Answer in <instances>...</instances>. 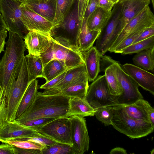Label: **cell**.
<instances>
[{
	"label": "cell",
	"instance_id": "6da1fadb",
	"mask_svg": "<svg viewBox=\"0 0 154 154\" xmlns=\"http://www.w3.org/2000/svg\"><path fill=\"white\" fill-rule=\"evenodd\" d=\"M69 99L60 94H45L38 92L30 106L15 121L21 123L39 118L66 117Z\"/></svg>",
	"mask_w": 154,
	"mask_h": 154
},
{
	"label": "cell",
	"instance_id": "7a4b0ae2",
	"mask_svg": "<svg viewBox=\"0 0 154 154\" xmlns=\"http://www.w3.org/2000/svg\"><path fill=\"white\" fill-rule=\"evenodd\" d=\"M4 54L0 62V83L8 99L11 87L12 74L26 49L23 39L9 30Z\"/></svg>",
	"mask_w": 154,
	"mask_h": 154
},
{
	"label": "cell",
	"instance_id": "3957f363",
	"mask_svg": "<svg viewBox=\"0 0 154 154\" xmlns=\"http://www.w3.org/2000/svg\"><path fill=\"white\" fill-rule=\"evenodd\" d=\"M32 80L24 55L12 75L10 94L7 99L9 121L14 122L16 119L19 106L27 88Z\"/></svg>",
	"mask_w": 154,
	"mask_h": 154
},
{
	"label": "cell",
	"instance_id": "277c9868",
	"mask_svg": "<svg viewBox=\"0 0 154 154\" xmlns=\"http://www.w3.org/2000/svg\"><path fill=\"white\" fill-rule=\"evenodd\" d=\"M111 125L116 130L133 139L142 137L154 131V126L147 121L137 120L128 116L122 106H112Z\"/></svg>",
	"mask_w": 154,
	"mask_h": 154
},
{
	"label": "cell",
	"instance_id": "5b68a950",
	"mask_svg": "<svg viewBox=\"0 0 154 154\" xmlns=\"http://www.w3.org/2000/svg\"><path fill=\"white\" fill-rule=\"evenodd\" d=\"M81 24L78 18L77 2L74 8L58 26L52 29L51 37L69 49L81 52L78 45V36Z\"/></svg>",
	"mask_w": 154,
	"mask_h": 154
},
{
	"label": "cell",
	"instance_id": "8992f818",
	"mask_svg": "<svg viewBox=\"0 0 154 154\" xmlns=\"http://www.w3.org/2000/svg\"><path fill=\"white\" fill-rule=\"evenodd\" d=\"M103 56L112 65L122 90V94L116 96L117 105H130L139 99H143V95L139 90V86L125 72L122 65L109 56Z\"/></svg>",
	"mask_w": 154,
	"mask_h": 154
},
{
	"label": "cell",
	"instance_id": "52a82bcc",
	"mask_svg": "<svg viewBox=\"0 0 154 154\" xmlns=\"http://www.w3.org/2000/svg\"><path fill=\"white\" fill-rule=\"evenodd\" d=\"M22 2L17 0H0V12L8 31L10 30L24 39L29 31L21 20Z\"/></svg>",
	"mask_w": 154,
	"mask_h": 154
},
{
	"label": "cell",
	"instance_id": "ba28073f",
	"mask_svg": "<svg viewBox=\"0 0 154 154\" xmlns=\"http://www.w3.org/2000/svg\"><path fill=\"white\" fill-rule=\"evenodd\" d=\"M85 99L95 109L117 105L116 96L111 94L104 75L98 76L89 85Z\"/></svg>",
	"mask_w": 154,
	"mask_h": 154
},
{
	"label": "cell",
	"instance_id": "9c48e42d",
	"mask_svg": "<svg viewBox=\"0 0 154 154\" xmlns=\"http://www.w3.org/2000/svg\"><path fill=\"white\" fill-rule=\"evenodd\" d=\"M51 38L50 46L40 56L43 66L54 59L64 61L67 69L85 63L81 52L69 49Z\"/></svg>",
	"mask_w": 154,
	"mask_h": 154
},
{
	"label": "cell",
	"instance_id": "30bf717a",
	"mask_svg": "<svg viewBox=\"0 0 154 154\" xmlns=\"http://www.w3.org/2000/svg\"><path fill=\"white\" fill-rule=\"evenodd\" d=\"M34 130L57 142L72 146L71 122L69 117H62L55 119Z\"/></svg>",
	"mask_w": 154,
	"mask_h": 154
},
{
	"label": "cell",
	"instance_id": "8fae6325",
	"mask_svg": "<svg viewBox=\"0 0 154 154\" xmlns=\"http://www.w3.org/2000/svg\"><path fill=\"white\" fill-rule=\"evenodd\" d=\"M112 11V15L109 20L100 31L96 40L95 47L101 55H104L109 51L119 34L118 25L120 9L118 3L115 4Z\"/></svg>",
	"mask_w": 154,
	"mask_h": 154
},
{
	"label": "cell",
	"instance_id": "7c38bea8",
	"mask_svg": "<svg viewBox=\"0 0 154 154\" xmlns=\"http://www.w3.org/2000/svg\"><path fill=\"white\" fill-rule=\"evenodd\" d=\"M71 122V139L75 154H83L88 150L89 138L84 117L78 116L69 117Z\"/></svg>",
	"mask_w": 154,
	"mask_h": 154
},
{
	"label": "cell",
	"instance_id": "4fadbf2b",
	"mask_svg": "<svg viewBox=\"0 0 154 154\" xmlns=\"http://www.w3.org/2000/svg\"><path fill=\"white\" fill-rule=\"evenodd\" d=\"M153 26H154V16L148 6L127 23L108 51L110 52L134 31L147 28Z\"/></svg>",
	"mask_w": 154,
	"mask_h": 154
},
{
	"label": "cell",
	"instance_id": "5bb4252c",
	"mask_svg": "<svg viewBox=\"0 0 154 154\" xmlns=\"http://www.w3.org/2000/svg\"><path fill=\"white\" fill-rule=\"evenodd\" d=\"M21 9V20L29 31H37L50 35L52 29L56 27L52 22L22 4Z\"/></svg>",
	"mask_w": 154,
	"mask_h": 154
},
{
	"label": "cell",
	"instance_id": "9a60e30c",
	"mask_svg": "<svg viewBox=\"0 0 154 154\" xmlns=\"http://www.w3.org/2000/svg\"><path fill=\"white\" fill-rule=\"evenodd\" d=\"M150 0H119L120 9L118 25L120 33L127 23L150 4Z\"/></svg>",
	"mask_w": 154,
	"mask_h": 154
},
{
	"label": "cell",
	"instance_id": "2e32d148",
	"mask_svg": "<svg viewBox=\"0 0 154 154\" xmlns=\"http://www.w3.org/2000/svg\"><path fill=\"white\" fill-rule=\"evenodd\" d=\"M24 39L28 54L38 56L45 51L51 43L50 35L35 31H29Z\"/></svg>",
	"mask_w": 154,
	"mask_h": 154
},
{
	"label": "cell",
	"instance_id": "e0dca14e",
	"mask_svg": "<svg viewBox=\"0 0 154 154\" xmlns=\"http://www.w3.org/2000/svg\"><path fill=\"white\" fill-rule=\"evenodd\" d=\"M122 66L139 86L154 95V75L134 65L126 63Z\"/></svg>",
	"mask_w": 154,
	"mask_h": 154
},
{
	"label": "cell",
	"instance_id": "ac0fdd59",
	"mask_svg": "<svg viewBox=\"0 0 154 154\" xmlns=\"http://www.w3.org/2000/svg\"><path fill=\"white\" fill-rule=\"evenodd\" d=\"M38 132L26 127L14 121L10 122L0 131V141L5 143L7 141L30 137L36 135Z\"/></svg>",
	"mask_w": 154,
	"mask_h": 154
},
{
	"label": "cell",
	"instance_id": "d6986e66",
	"mask_svg": "<svg viewBox=\"0 0 154 154\" xmlns=\"http://www.w3.org/2000/svg\"><path fill=\"white\" fill-rule=\"evenodd\" d=\"M86 74L85 64L69 69L66 71L65 76L60 82L52 88L45 90L42 93L45 94H57Z\"/></svg>",
	"mask_w": 154,
	"mask_h": 154
},
{
	"label": "cell",
	"instance_id": "ffe728a7",
	"mask_svg": "<svg viewBox=\"0 0 154 154\" xmlns=\"http://www.w3.org/2000/svg\"><path fill=\"white\" fill-rule=\"evenodd\" d=\"M22 5L53 23L55 12V0H25Z\"/></svg>",
	"mask_w": 154,
	"mask_h": 154
},
{
	"label": "cell",
	"instance_id": "44dd1931",
	"mask_svg": "<svg viewBox=\"0 0 154 154\" xmlns=\"http://www.w3.org/2000/svg\"><path fill=\"white\" fill-rule=\"evenodd\" d=\"M85 66L88 81H93L97 77L100 70L101 55L95 46L86 51L81 52Z\"/></svg>",
	"mask_w": 154,
	"mask_h": 154
},
{
	"label": "cell",
	"instance_id": "7402d4cb",
	"mask_svg": "<svg viewBox=\"0 0 154 154\" xmlns=\"http://www.w3.org/2000/svg\"><path fill=\"white\" fill-rule=\"evenodd\" d=\"M97 109L93 108L85 98L70 97L66 117L78 116L83 117L93 116Z\"/></svg>",
	"mask_w": 154,
	"mask_h": 154
},
{
	"label": "cell",
	"instance_id": "603a6c76",
	"mask_svg": "<svg viewBox=\"0 0 154 154\" xmlns=\"http://www.w3.org/2000/svg\"><path fill=\"white\" fill-rule=\"evenodd\" d=\"M122 106L128 116L137 120L149 122L148 113L152 107L147 101L140 99L132 104Z\"/></svg>",
	"mask_w": 154,
	"mask_h": 154
},
{
	"label": "cell",
	"instance_id": "cb8c5ba5",
	"mask_svg": "<svg viewBox=\"0 0 154 154\" xmlns=\"http://www.w3.org/2000/svg\"><path fill=\"white\" fill-rule=\"evenodd\" d=\"M105 72L104 75L112 95L115 96L120 95L122 90L112 65L101 55L100 60V70Z\"/></svg>",
	"mask_w": 154,
	"mask_h": 154
},
{
	"label": "cell",
	"instance_id": "d4e9b609",
	"mask_svg": "<svg viewBox=\"0 0 154 154\" xmlns=\"http://www.w3.org/2000/svg\"><path fill=\"white\" fill-rule=\"evenodd\" d=\"M112 15V10L107 11L101 7H97L88 18V30L101 31L107 24Z\"/></svg>",
	"mask_w": 154,
	"mask_h": 154
},
{
	"label": "cell",
	"instance_id": "484cf974",
	"mask_svg": "<svg viewBox=\"0 0 154 154\" xmlns=\"http://www.w3.org/2000/svg\"><path fill=\"white\" fill-rule=\"evenodd\" d=\"M87 20L84 19L78 36V45L81 52L86 51L93 46L100 32L98 30L89 31L87 27Z\"/></svg>",
	"mask_w": 154,
	"mask_h": 154
},
{
	"label": "cell",
	"instance_id": "4316f807",
	"mask_svg": "<svg viewBox=\"0 0 154 154\" xmlns=\"http://www.w3.org/2000/svg\"><path fill=\"white\" fill-rule=\"evenodd\" d=\"M87 74L67 86L57 94L66 96L85 98L89 87Z\"/></svg>",
	"mask_w": 154,
	"mask_h": 154
},
{
	"label": "cell",
	"instance_id": "83f0119b",
	"mask_svg": "<svg viewBox=\"0 0 154 154\" xmlns=\"http://www.w3.org/2000/svg\"><path fill=\"white\" fill-rule=\"evenodd\" d=\"M38 81L34 79L29 85L19 106L16 119L23 114L32 105L38 92Z\"/></svg>",
	"mask_w": 154,
	"mask_h": 154
},
{
	"label": "cell",
	"instance_id": "f1b7e54d",
	"mask_svg": "<svg viewBox=\"0 0 154 154\" xmlns=\"http://www.w3.org/2000/svg\"><path fill=\"white\" fill-rule=\"evenodd\" d=\"M134 65L147 71L154 69V47L143 50L135 55L132 58Z\"/></svg>",
	"mask_w": 154,
	"mask_h": 154
},
{
	"label": "cell",
	"instance_id": "f546056e",
	"mask_svg": "<svg viewBox=\"0 0 154 154\" xmlns=\"http://www.w3.org/2000/svg\"><path fill=\"white\" fill-rule=\"evenodd\" d=\"M68 70L64 61L54 59L46 64L43 67V78L48 82Z\"/></svg>",
	"mask_w": 154,
	"mask_h": 154
},
{
	"label": "cell",
	"instance_id": "4dcf8cb0",
	"mask_svg": "<svg viewBox=\"0 0 154 154\" xmlns=\"http://www.w3.org/2000/svg\"><path fill=\"white\" fill-rule=\"evenodd\" d=\"M25 58L32 79L43 78L44 66L40 56L28 54Z\"/></svg>",
	"mask_w": 154,
	"mask_h": 154
},
{
	"label": "cell",
	"instance_id": "1f68e13d",
	"mask_svg": "<svg viewBox=\"0 0 154 154\" xmlns=\"http://www.w3.org/2000/svg\"><path fill=\"white\" fill-rule=\"evenodd\" d=\"M55 12L53 23L58 26L69 13L75 0H55Z\"/></svg>",
	"mask_w": 154,
	"mask_h": 154
},
{
	"label": "cell",
	"instance_id": "d6a6232c",
	"mask_svg": "<svg viewBox=\"0 0 154 154\" xmlns=\"http://www.w3.org/2000/svg\"><path fill=\"white\" fill-rule=\"evenodd\" d=\"M154 47V36L133 44L123 49L121 53L123 54L137 53Z\"/></svg>",
	"mask_w": 154,
	"mask_h": 154
},
{
	"label": "cell",
	"instance_id": "836d02e7",
	"mask_svg": "<svg viewBox=\"0 0 154 154\" xmlns=\"http://www.w3.org/2000/svg\"><path fill=\"white\" fill-rule=\"evenodd\" d=\"M42 154H75L72 146L57 142L52 145L44 148Z\"/></svg>",
	"mask_w": 154,
	"mask_h": 154
},
{
	"label": "cell",
	"instance_id": "e575fe53",
	"mask_svg": "<svg viewBox=\"0 0 154 154\" xmlns=\"http://www.w3.org/2000/svg\"><path fill=\"white\" fill-rule=\"evenodd\" d=\"M8 115L7 100L3 89L0 88V131L9 122Z\"/></svg>",
	"mask_w": 154,
	"mask_h": 154
},
{
	"label": "cell",
	"instance_id": "d590c367",
	"mask_svg": "<svg viewBox=\"0 0 154 154\" xmlns=\"http://www.w3.org/2000/svg\"><path fill=\"white\" fill-rule=\"evenodd\" d=\"M94 116L105 126L111 125L113 116L112 106H106L97 108Z\"/></svg>",
	"mask_w": 154,
	"mask_h": 154
},
{
	"label": "cell",
	"instance_id": "8d00e7d4",
	"mask_svg": "<svg viewBox=\"0 0 154 154\" xmlns=\"http://www.w3.org/2000/svg\"><path fill=\"white\" fill-rule=\"evenodd\" d=\"M146 29L137 30L131 32L110 52L121 53L123 49L132 45L136 38Z\"/></svg>",
	"mask_w": 154,
	"mask_h": 154
},
{
	"label": "cell",
	"instance_id": "74e56055",
	"mask_svg": "<svg viewBox=\"0 0 154 154\" xmlns=\"http://www.w3.org/2000/svg\"><path fill=\"white\" fill-rule=\"evenodd\" d=\"M5 143H9L14 146L18 148L38 149L41 151L45 148L44 146L39 143L26 140H9L6 141Z\"/></svg>",
	"mask_w": 154,
	"mask_h": 154
},
{
	"label": "cell",
	"instance_id": "f35d334b",
	"mask_svg": "<svg viewBox=\"0 0 154 154\" xmlns=\"http://www.w3.org/2000/svg\"><path fill=\"white\" fill-rule=\"evenodd\" d=\"M15 140H26L32 141L39 143L45 147L52 145L57 142L37 133L35 136L30 137L22 138Z\"/></svg>",
	"mask_w": 154,
	"mask_h": 154
},
{
	"label": "cell",
	"instance_id": "ab89813d",
	"mask_svg": "<svg viewBox=\"0 0 154 154\" xmlns=\"http://www.w3.org/2000/svg\"><path fill=\"white\" fill-rule=\"evenodd\" d=\"M55 119L52 118H37L20 124L26 127L34 130L35 129L44 125Z\"/></svg>",
	"mask_w": 154,
	"mask_h": 154
},
{
	"label": "cell",
	"instance_id": "60d3db41",
	"mask_svg": "<svg viewBox=\"0 0 154 154\" xmlns=\"http://www.w3.org/2000/svg\"><path fill=\"white\" fill-rule=\"evenodd\" d=\"M78 8V18L82 24L89 0H76Z\"/></svg>",
	"mask_w": 154,
	"mask_h": 154
},
{
	"label": "cell",
	"instance_id": "b9f144b4",
	"mask_svg": "<svg viewBox=\"0 0 154 154\" xmlns=\"http://www.w3.org/2000/svg\"><path fill=\"white\" fill-rule=\"evenodd\" d=\"M66 71L49 81L45 82L44 84L41 85L40 88L45 90L52 88L63 79L65 75Z\"/></svg>",
	"mask_w": 154,
	"mask_h": 154
},
{
	"label": "cell",
	"instance_id": "7bdbcfd3",
	"mask_svg": "<svg viewBox=\"0 0 154 154\" xmlns=\"http://www.w3.org/2000/svg\"><path fill=\"white\" fill-rule=\"evenodd\" d=\"M153 36H154V26L145 29L136 38L133 44Z\"/></svg>",
	"mask_w": 154,
	"mask_h": 154
},
{
	"label": "cell",
	"instance_id": "ee69618b",
	"mask_svg": "<svg viewBox=\"0 0 154 154\" xmlns=\"http://www.w3.org/2000/svg\"><path fill=\"white\" fill-rule=\"evenodd\" d=\"M99 0H89L85 12L84 18L88 19L89 16L99 7Z\"/></svg>",
	"mask_w": 154,
	"mask_h": 154
},
{
	"label": "cell",
	"instance_id": "f6af8a7d",
	"mask_svg": "<svg viewBox=\"0 0 154 154\" xmlns=\"http://www.w3.org/2000/svg\"><path fill=\"white\" fill-rule=\"evenodd\" d=\"M0 154H15L14 146L8 143L0 144Z\"/></svg>",
	"mask_w": 154,
	"mask_h": 154
},
{
	"label": "cell",
	"instance_id": "bcb514c9",
	"mask_svg": "<svg viewBox=\"0 0 154 154\" xmlns=\"http://www.w3.org/2000/svg\"><path fill=\"white\" fill-rule=\"evenodd\" d=\"M14 147L15 154H42L41 150Z\"/></svg>",
	"mask_w": 154,
	"mask_h": 154
},
{
	"label": "cell",
	"instance_id": "7dc6e473",
	"mask_svg": "<svg viewBox=\"0 0 154 154\" xmlns=\"http://www.w3.org/2000/svg\"><path fill=\"white\" fill-rule=\"evenodd\" d=\"M115 4L111 0H99V7L107 11H111Z\"/></svg>",
	"mask_w": 154,
	"mask_h": 154
},
{
	"label": "cell",
	"instance_id": "c3c4849f",
	"mask_svg": "<svg viewBox=\"0 0 154 154\" xmlns=\"http://www.w3.org/2000/svg\"><path fill=\"white\" fill-rule=\"evenodd\" d=\"M109 153L110 154H126L127 153L126 150L123 148L116 147L111 149Z\"/></svg>",
	"mask_w": 154,
	"mask_h": 154
},
{
	"label": "cell",
	"instance_id": "681fc988",
	"mask_svg": "<svg viewBox=\"0 0 154 154\" xmlns=\"http://www.w3.org/2000/svg\"><path fill=\"white\" fill-rule=\"evenodd\" d=\"M148 117L149 121L154 126V109L152 107L148 112Z\"/></svg>",
	"mask_w": 154,
	"mask_h": 154
},
{
	"label": "cell",
	"instance_id": "f907efd6",
	"mask_svg": "<svg viewBox=\"0 0 154 154\" xmlns=\"http://www.w3.org/2000/svg\"><path fill=\"white\" fill-rule=\"evenodd\" d=\"M6 29L8 31L7 27L4 21L0 12V32Z\"/></svg>",
	"mask_w": 154,
	"mask_h": 154
},
{
	"label": "cell",
	"instance_id": "816d5d0a",
	"mask_svg": "<svg viewBox=\"0 0 154 154\" xmlns=\"http://www.w3.org/2000/svg\"><path fill=\"white\" fill-rule=\"evenodd\" d=\"M5 40V38L4 39L0 42V54L2 52L4 51V48L6 43Z\"/></svg>",
	"mask_w": 154,
	"mask_h": 154
},
{
	"label": "cell",
	"instance_id": "f5cc1de1",
	"mask_svg": "<svg viewBox=\"0 0 154 154\" xmlns=\"http://www.w3.org/2000/svg\"><path fill=\"white\" fill-rule=\"evenodd\" d=\"M115 3V4L117 3L119 0H111Z\"/></svg>",
	"mask_w": 154,
	"mask_h": 154
},
{
	"label": "cell",
	"instance_id": "db71d44e",
	"mask_svg": "<svg viewBox=\"0 0 154 154\" xmlns=\"http://www.w3.org/2000/svg\"><path fill=\"white\" fill-rule=\"evenodd\" d=\"M153 8L154 7V0H151Z\"/></svg>",
	"mask_w": 154,
	"mask_h": 154
},
{
	"label": "cell",
	"instance_id": "11a10c76",
	"mask_svg": "<svg viewBox=\"0 0 154 154\" xmlns=\"http://www.w3.org/2000/svg\"><path fill=\"white\" fill-rule=\"evenodd\" d=\"M154 153V149H153L151 151V154H153Z\"/></svg>",
	"mask_w": 154,
	"mask_h": 154
},
{
	"label": "cell",
	"instance_id": "9f6ffc18",
	"mask_svg": "<svg viewBox=\"0 0 154 154\" xmlns=\"http://www.w3.org/2000/svg\"><path fill=\"white\" fill-rule=\"evenodd\" d=\"M20 2H24L25 0H17Z\"/></svg>",
	"mask_w": 154,
	"mask_h": 154
},
{
	"label": "cell",
	"instance_id": "6f0895ef",
	"mask_svg": "<svg viewBox=\"0 0 154 154\" xmlns=\"http://www.w3.org/2000/svg\"><path fill=\"white\" fill-rule=\"evenodd\" d=\"M1 83H0V88H1Z\"/></svg>",
	"mask_w": 154,
	"mask_h": 154
}]
</instances>
